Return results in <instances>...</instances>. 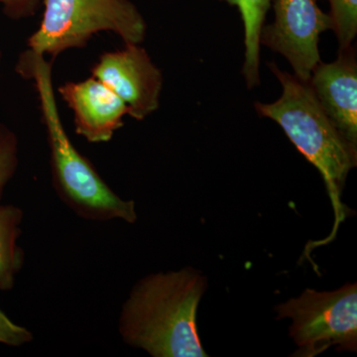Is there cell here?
I'll return each mask as SVG.
<instances>
[{"instance_id": "obj_6", "label": "cell", "mask_w": 357, "mask_h": 357, "mask_svg": "<svg viewBox=\"0 0 357 357\" xmlns=\"http://www.w3.org/2000/svg\"><path fill=\"white\" fill-rule=\"evenodd\" d=\"M274 22L263 26L260 45L281 54L292 66L294 76L307 83L312 70L321 62L319 39L333 30L330 14L317 0H274Z\"/></svg>"}, {"instance_id": "obj_5", "label": "cell", "mask_w": 357, "mask_h": 357, "mask_svg": "<svg viewBox=\"0 0 357 357\" xmlns=\"http://www.w3.org/2000/svg\"><path fill=\"white\" fill-rule=\"evenodd\" d=\"M278 319H291L296 356L314 357L332 347L356 351L357 284L318 292L306 289L298 298L276 307Z\"/></svg>"}, {"instance_id": "obj_10", "label": "cell", "mask_w": 357, "mask_h": 357, "mask_svg": "<svg viewBox=\"0 0 357 357\" xmlns=\"http://www.w3.org/2000/svg\"><path fill=\"white\" fill-rule=\"evenodd\" d=\"M24 213L13 204L0 206V291H11L16 275L25 261L24 250L18 245Z\"/></svg>"}, {"instance_id": "obj_1", "label": "cell", "mask_w": 357, "mask_h": 357, "mask_svg": "<svg viewBox=\"0 0 357 357\" xmlns=\"http://www.w3.org/2000/svg\"><path fill=\"white\" fill-rule=\"evenodd\" d=\"M206 289V277L191 267L145 276L122 305V340L153 357L208 356L197 326Z\"/></svg>"}, {"instance_id": "obj_13", "label": "cell", "mask_w": 357, "mask_h": 357, "mask_svg": "<svg viewBox=\"0 0 357 357\" xmlns=\"http://www.w3.org/2000/svg\"><path fill=\"white\" fill-rule=\"evenodd\" d=\"M20 144L13 130L0 121V201L20 164Z\"/></svg>"}, {"instance_id": "obj_16", "label": "cell", "mask_w": 357, "mask_h": 357, "mask_svg": "<svg viewBox=\"0 0 357 357\" xmlns=\"http://www.w3.org/2000/svg\"><path fill=\"white\" fill-rule=\"evenodd\" d=\"M2 62V51L1 49H0V64H1Z\"/></svg>"}, {"instance_id": "obj_14", "label": "cell", "mask_w": 357, "mask_h": 357, "mask_svg": "<svg viewBox=\"0 0 357 357\" xmlns=\"http://www.w3.org/2000/svg\"><path fill=\"white\" fill-rule=\"evenodd\" d=\"M34 335L28 328L11 321L0 309V344L20 347L30 344Z\"/></svg>"}, {"instance_id": "obj_15", "label": "cell", "mask_w": 357, "mask_h": 357, "mask_svg": "<svg viewBox=\"0 0 357 357\" xmlns=\"http://www.w3.org/2000/svg\"><path fill=\"white\" fill-rule=\"evenodd\" d=\"M0 4L9 20H20L35 15L40 0H0Z\"/></svg>"}, {"instance_id": "obj_2", "label": "cell", "mask_w": 357, "mask_h": 357, "mask_svg": "<svg viewBox=\"0 0 357 357\" xmlns=\"http://www.w3.org/2000/svg\"><path fill=\"white\" fill-rule=\"evenodd\" d=\"M16 72L33 81L50 153L52 185L65 206L77 217L93 222L137 220L135 203L119 197L91 161L73 144L59 112L52 63L29 49L18 59Z\"/></svg>"}, {"instance_id": "obj_9", "label": "cell", "mask_w": 357, "mask_h": 357, "mask_svg": "<svg viewBox=\"0 0 357 357\" xmlns=\"http://www.w3.org/2000/svg\"><path fill=\"white\" fill-rule=\"evenodd\" d=\"M338 130L357 146V61L354 47L338 51L337 60L319 62L307 82Z\"/></svg>"}, {"instance_id": "obj_8", "label": "cell", "mask_w": 357, "mask_h": 357, "mask_svg": "<svg viewBox=\"0 0 357 357\" xmlns=\"http://www.w3.org/2000/svg\"><path fill=\"white\" fill-rule=\"evenodd\" d=\"M58 93L74 114L76 133L88 142H109L124 126L128 105L95 77L67 82Z\"/></svg>"}, {"instance_id": "obj_12", "label": "cell", "mask_w": 357, "mask_h": 357, "mask_svg": "<svg viewBox=\"0 0 357 357\" xmlns=\"http://www.w3.org/2000/svg\"><path fill=\"white\" fill-rule=\"evenodd\" d=\"M338 51L352 46L357 35V0H328Z\"/></svg>"}, {"instance_id": "obj_7", "label": "cell", "mask_w": 357, "mask_h": 357, "mask_svg": "<svg viewBox=\"0 0 357 357\" xmlns=\"http://www.w3.org/2000/svg\"><path fill=\"white\" fill-rule=\"evenodd\" d=\"M91 76L116 93L136 121L159 109L163 75L139 44H124L119 50L105 52L91 68Z\"/></svg>"}, {"instance_id": "obj_3", "label": "cell", "mask_w": 357, "mask_h": 357, "mask_svg": "<svg viewBox=\"0 0 357 357\" xmlns=\"http://www.w3.org/2000/svg\"><path fill=\"white\" fill-rule=\"evenodd\" d=\"M268 66L281 84L282 95L272 103L256 102L255 109L278 123L300 153L318 169L340 222L344 213L340 196L349 173L356 166V146L338 130L307 83L274 62Z\"/></svg>"}, {"instance_id": "obj_11", "label": "cell", "mask_w": 357, "mask_h": 357, "mask_svg": "<svg viewBox=\"0 0 357 357\" xmlns=\"http://www.w3.org/2000/svg\"><path fill=\"white\" fill-rule=\"evenodd\" d=\"M272 0H237L244 27L245 60L243 74L248 89L260 83V35Z\"/></svg>"}, {"instance_id": "obj_4", "label": "cell", "mask_w": 357, "mask_h": 357, "mask_svg": "<svg viewBox=\"0 0 357 357\" xmlns=\"http://www.w3.org/2000/svg\"><path fill=\"white\" fill-rule=\"evenodd\" d=\"M38 29L27 40L29 50L54 60L81 49L100 32H112L124 44H141L147 23L131 0H44Z\"/></svg>"}]
</instances>
